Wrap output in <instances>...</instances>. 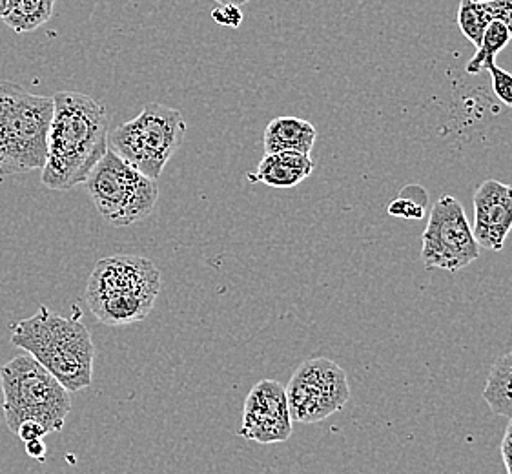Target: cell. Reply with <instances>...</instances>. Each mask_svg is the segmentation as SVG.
<instances>
[{"label": "cell", "instance_id": "obj_7", "mask_svg": "<svg viewBox=\"0 0 512 474\" xmlns=\"http://www.w3.org/2000/svg\"><path fill=\"white\" fill-rule=\"evenodd\" d=\"M185 117L161 103L146 104L132 121L117 126L108 134V148L124 161L157 181L164 166L183 145Z\"/></svg>", "mask_w": 512, "mask_h": 474}, {"label": "cell", "instance_id": "obj_18", "mask_svg": "<svg viewBox=\"0 0 512 474\" xmlns=\"http://www.w3.org/2000/svg\"><path fill=\"white\" fill-rule=\"evenodd\" d=\"M487 72L491 73L492 92H494V95L505 106L512 108V73L503 70L500 66H496V62L487 68Z\"/></svg>", "mask_w": 512, "mask_h": 474}, {"label": "cell", "instance_id": "obj_6", "mask_svg": "<svg viewBox=\"0 0 512 474\" xmlns=\"http://www.w3.org/2000/svg\"><path fill=\"white\" fill-rule=\"evenodd\" d=\"M84 185L93 205L112 227H130L143 221L152 216L159 201L154 179L144 176L112 148L93 166Z\"/></svg>", "mask_w": 512, "mask_h": 474}, {"label": "cell", "instance_id": "obj_5", "mask_svg": "<svg viewBox=\"0 0 512 474\" xmlns=\"http://www.w3.org/2000/svg\"><path fill=\"white\" fill-rule=\"evenodd\" d=\"M0 387L4 420L11 433L28 420L41 423L48 433H59L72 411V392L28 352L2 365Z\"/></svg>", "mask_w": 512, "mask_h": 474}, {"label": "cell", "instance_id": "obj_19", "mask_svg": "<svg viewBox=\"0 0 512 474\" xmlns=\"http://www.w3.org/2000/svg\"><path fill=\"white\" fill-rule=\"evenodd\" d=\"M389 214L394 217H403V219H421L425 214V199L414 201L412 197L403 194L390 203Z\"/></svg>", "mask_w": 512, "mask_h": 474}, {"label": "cell", "instance_id": "obj_12", "mask_svg": "<svg viewBox=\"0 0 512 474\" xmlns=\"http://www.w3.org/2000/svg\"><path fill=\"white\" fill-rule=\"evenodd\" d=\"M314 168L316 165L310 154L277 152V154L265 155L263 161L257 166L256 172L248 174V179L277 190H287L312 176Z\"/></svg>", "mask_w": 512, "mask_h": 474}, {"label": "cell", "instance_id": "obj_20", "mask_svg": "<svg viewBox=\"0 0 512 474\" xmlns=\"http://www.w3.org/2000/svg\"><path fill=\"white\" fill-rule=\"evenodd\" d=\"M491 13L492 21H500L509 30L512 39V0H491L483 2Z\"/></svg>", "mask_w": 512, "mask_h": 474}, {"label": "cell", "instance_id": "obj_3", "mask_svg": "<svg viewBox=\"0 0 512 474\" xmlns=\"http://www.w3.org/2000/svg\"><path fill=\"white\" fill-rule=\"evenodd\" d=\"M161 290V272L141 256L104 258L93 268L86 301L97 320L108 327L141 321L154 309Z\"/></svg>", "mask_w": 512, "mask_h": 474}, {"label": "cell", "instance_id": "obj_10", "mask_svg": "<svg viewBox=\"0 0 512 474\" xmlns=\"http://www.w3.org/2000/svg\"><path fill=\"white\" fill-rule=\"evenodd\" d=\"M287 389L276 380H261L246 396L239 436L257 444H281L292 436Z\"/></svg>", "mask_w": 512, "mask_h": 474}, {"label": "cell", "instance_id": "obj_4", "mask_svg": "<svg viewBox=\"0 0 512 474\" xmlns=\"http://www.w3.org/2000/svg\"><path fill=\"white\" fill-rule=\"evenodd\" d=\"M52 117L53 97L0 81V177L42 170Z\"/></svg>", "mask_w": 512, "mask_h": 474}, {"label": "cell", "instance_id": "obj_25", "mask_svg": "<svg viewBox=\"0 0 512 474\" xmlns=\"http://www.w3.org/2000/svg\"><path fill=\"white\" fill-rule=\"evenodd\" d=\"M217 4H232V6H245L250 0H216Z\"/></svg>", "mask_w": 512, "mask_h": 474}, {"label": "cell", "instance_id": "obj_22", "mask_svg": "<svg viewBox=\"0 0 512 474\" xmlns=\"http://www.w3.org/2000/svg\"><path fill=\"white\" fill-rule=\"evenodd\" d=\"M17 436L21 438L22 442L26 444V442H31V440H39V438H44L48 431L42 427L41 423L33 422V420H28V422L21 423V427L17 429Z\"/></svg>", "mask_w": 512, "mask_h": 474}, {"label": "cell", "instance_id": "obj_15", "mask_svg": "<svg viewBox=\"0 0 512 474\" xmlns=\"http://www.w3.org/2000/svg\"><path fill=\"white\" fill-rule=\"evenodd\" d=\"M53 6L55 0H10L2 21L17 33H28L52 19Z\"/></svg>", "mask_w": 512, "mask_h": 474}, {"label": "cell", "instance_id": "obj_14", "mask_svg": "<svg viewBox=\"0 0 512 474\" xmlns=\"http://www.w3.org/2000/svg\"><path fill=\"white\" fill-rule=\"evenodd\" d=\"M483 400L491 407L492 413L505 418L512 416V352L503 354L494 361L487 385L483 389Z\"/></svg>", "mask_w": 512, "mask_h": 474}, {"label": "cell", "instance_id": "obj_26", "mask_svg": "<svg viewBox=\"0 0 512 474\" xmlns=\"http://www.w3.org/2000/svg\"><path fill=\"white\" fill-rule=\"evenodd\" d=\"M8 4H10V0H0V19H2L4 11L8 10Z\"/></svg>", "mask_w": 512, "mask_h": 474}, {"label": "cell", "instance_id": "obj_11", "mask_svg": "<svg viewBox=\"0 0 512 474\" xmlns=\"http://www.w3.org/2000/svg\"><path fill=\"white\" fill-rule=\"evenodd\" d=\"M472 205V234L478 245L492 252H500L512 230V185L489 179L478 186Z\"/></svg>", "mask_w": 512, "mask_h": 474}, {"label": "cell", "instance_id": "obj_21", "mask_svg": "<svg viewBox=\"0 0 512 474\" xmlns=\"http://www.w3.org/2000/svg\"><path fill=\"white\" fill-rule=\"evenodd\" d=\"M212 19L221 24V26H228V28H239L243 22V13L239 10V6H232V4H219V8L212 11Z\"/></svg>", "mask_w": 512, "mask_h": 474}, {"label": "cell", "instance_id": "obj_23", "mask_svg": "<svg viewBox=\"0 0 512 474\" xmlns=\"http://www.w3.org/2000/svg\"><path fill=\"white\" fill-rule=\"evenodd\" d=\"M502 458L507 474H512V416L509 418V425L503 434Z\"/></svg>", "mask_w": 512, "mask_h": 474}, {"label": "cell", "instance_id": "obj_17", "mask_svg": "<svg viewBox=\"0 0 512 474\" xmlns=\"http://www.w3.org/2000/svg\"><path fill=\"white\" fill-rule=\"evenodd\" d=\"M491 22V13L487 11L483 2L461 0L460 10H458V26H460L463 37L469 39L476 48H480L483 33Z\"/></svg>", "mask_w": 512, "mask_h": 474}, {"label": "cell", "instance_id": "obj_13", "mask_svg": "<svg viewBox=\"0 0 512 474\" xmlns=\"http://www.w3.org/2000/svg\"><path fill=\"white\" fill-rule=\"evenodd\" d=\"M318 137V130L312 123L299 117H276L268 123L263 145L267 154L277 152H301L310 154Z\"/></svg>", "mask_w": 512, "mask_h": 474}, {"label": "cell", "instance_id": "obj_24", "mask_svg": "<svg viewBox=\"0 0 512 474\" xmlns=\"http://www.w3.org/2000/svg\"><path fill=\"white\" fill-rule=\"evenodd\" d=\"M26 453H28V456H31V458H35V460H41V462H44L46 460V444H44V440L42 438H39V440H31V442H26Z\"/></svg>", "mask_w": 512, "mask_h": 474}, {"label": "cell", "instance_id": "obj_27", "mask_svg": "<svg viewBox=\"0 0 512 474\" xmlns=\"http://www.w3.org/2000/svg\"><path fill=\"white\" fill-rule=\"evenodd\" d=\"M474 2H491V0H474Z\"/></svg>", "mask_w": 512, "mask_h": 474}, {"label": "cell", "instance_id": "obj_2", "mask_svg": "<svg viewBox=\"0 0 512 474\" xmlns=\"http://www.w3.org/2000/svg\"><path fill=\"white\" fill-rule=\"evenodd\" d=\"M75 312V318H64L41 305L11 332V343L44 365L68 392L92 385L95 363L92 334Z\"/></svg>", "mask_w": 512, "mask_h": 474}, {"label": "cell", "instance_id": "obj_9", "mask_svg": "<svg viewBox=\"0 0 512 474\" xmlns=\"http://www.w3.org/2000/svg\"><path fill=\"white\" fill-rule=\"evenodd\" d=\"M480 254L482 247L472 234L460 201L452 196L438 199L421 237V261L425 268L458 272L474 263Z\"/></svg>", "mask_w": 512, "mask_h": 474}, {"label": "cell", "instance_id": "obj_1", "mask_svg": "<svg viewBox=\"0 0 512 474\" xmlns=\"http://www.w3.org/2000/svg\"><path fill=\"white\" fill-rule=\"evenodd\" d=\"M108 123L101 101L86 93H55L42 185L57 192L82 185L108 150Z\"/></svg>", "mask_w": 512, "mask_h": 474}, {"label": "cell", "instance_id": "obj_16", "mask_svg": "<svg viewBox=\"0 0 512 474\" xmlns=\"http://www.w3.org/2000/svg\"><path fill=\"white\" fill-rule=\"evenodd\" d=\"M511 42L509 30L503 26L500 21H492L487 30L483 33L482 44L478 48L476 55L472 57L471 62L467 64V73L469 75H478L483 70H487L491 64H494L496 55L502 52L503 48Z\"/></svg>", "mask_w": 512, "mask_h": 474}, {"label": "cell", "instance_id": "obj_8", "mask_svg": "<svg viewBox=\"0 0 512 474\" xmlns=\"http://www.w3.org/2000/svg\"><path fill=\"white\" fill-rule=\"evenodd\" d=\"M285 389L290 416L296 423L323 422L350 400L347 372L327 358L303 361Z\"/></svg>", "mask_w": 512, "mask_h": 474}]
</instances>
